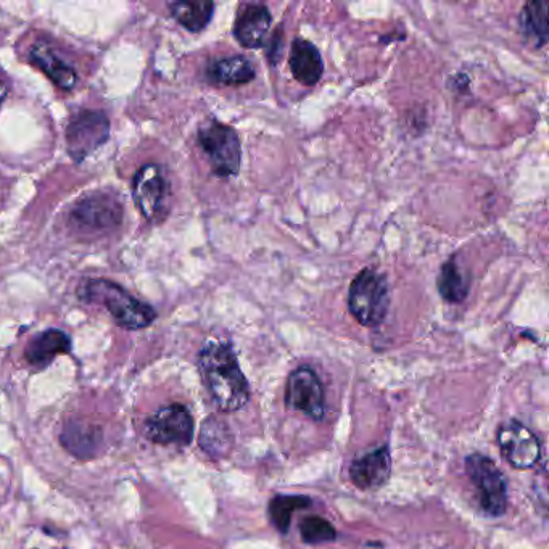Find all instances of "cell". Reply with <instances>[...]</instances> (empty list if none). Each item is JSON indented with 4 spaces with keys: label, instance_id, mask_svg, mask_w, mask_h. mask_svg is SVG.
<instances>
[{
    "label": "cell",
    "instance_id": "e0dca14e",
    "mask_svg": "<svg viewBox=\"0 0 549 549\" xmlns=\"http://www.w3.org/2000/svg\"><path fill=\"white\" fill-rule=\"evenodd\" d=\"M208 79L218 86H244L252 83L256 71L252 62L244 55L219 58L207 70Z\"/></svg>",
    "mask_w": 549,
    "mask_h": 549
},
{
    "label": "cell",
    "instance_id": "9c48e42d",
    "mask_svg": "<svg viewBox=\"0 0 549 549\" xmlns=\"http://www.w3.org/2000/svg\"><path fill=\"white\" fill-rule=\"evenodd\" d=\"M133 197L137 210L150 223H155L165 213L168 197V181L160 166H142L133 181Z\"/></svg>",
    "mask_w": 549,
    "mask_h": 549
},
{
    "label": "cell",
    "instance_id": "5b68a950",
    "mask_svg": "<svg viewBox=\"0 0 549 549\" xmlns=\"http://www.w3.org/2000/svg\"><path fill=\"white\" fill-rule=\"evenodd\" d=\"M123 221V205L112 194H92L84 197L71 210L70 223L79 234L97 236L115 231Z\"/></svg>",
    "mask_w": 549,
    "mask_h": 549
},
{
    "label": "cell",
    "instance_id": "603a6c76",
    "mask_svg": "<svg viewBox=\"0 0 549 549\" xmlns=\"http://www.w3.org/2000/svg\"><path fill=\"white\" fill-rule=\"evenodd\" d=\"M310 504L311 501L308 498H303V496H276L269 504V514H271V519H273L277 529L285 533L289 530L292 514L298 509L310 506Z\"/></svg>",
    "mask_w": 549,
    "mask_h": 549
},
{
    "label": "cell",
    "instance_id": "ffe728a7",
    "mask_svg": "<svg viewBox=\"0 0 549 549\" xmlns=\"http://www.w3.org/2000/svg\"><path fill=\"white\" fill-rule=\"evenodd\" d=\"M170 9L171 15L179 25L184 26L190 33H199L207 28L213 18L215 4L213 2H174L170 4Z\"/></svg>",
    "mask_w": 549,
    "mask_h": 549
},
{
    "label": "cell",
    "instance_id": "ac0fdd59",
    "mask_svg": "<svg viewBox=\"0 0 549 549\" xmlns=\"http://www.w3.org/2000/svg\"><path fill=\"white\" fill-rule=\"evenodd\" d=\"M438 292L448 303H461L471 290V277L461 268L455 256L445 261L437 277Z\"/></svg>",
    "mask_w": 549,
    "mask_h": 549
},
{
    "label": "cell",
    "instance_id": "52a82bcc",
    "mask_svg": "<svg viewBox=\"0 0 549 549\" xmlns=\"http://www.w3.org/2000/svg\"><path fill=\"white\" fill-rule=\"evenodd\" d=\"M65 136L70 157L83 161L108 141L110 121L104 112L83 110L71 118Z\"/></svg>",
    "mask_w": 549,
    "mask_h": 549
},
{
    "label": "cell",
    "instance_id": "7c38bea8",
    "mask_svg": "<svg viewBox=\"0 0 549 549\" xmlns=\"http://www.w3.org/2000/svg\"><path fill=\"white\" fill-rule=\"evenodd\" d=\"M273 15L263 4H247L237 13L234 21V38L244 49H260L265 46Z\"/></svg>",
    "mask_w": 549,
    "mask_h": 549
},
{
    "label": "cell",
    "instance_id": "7402d4cb",
    "mask_svg": "<svg viewBox=\"0 0 549 549\" xmlns=\"http://www.w3.org/2000/svg\"><path fill=\"white\" fill-rule=\"evenodd\" d=\"M200 446L211 456H223L231 448V434L229 427L216 417H208L202 427Z\"/></svg>",
    "mask_w": 549,
    "mask_h": 549
},
{
    "label": "cell",
    "instance_id": "2e32d148",
    "mask_svg": "<svg viewBox=\"0 0 549 549\" xmlns=\"http://www.w3.org/2000/svg\"><path fill=\"white\" fill-rule=\"evenodd\" d=\"M29 58L44 75L54 81L55 86L60 87L63 91H71L78 83L76 71L68 67L67 63L63 62L62 58L58 57L55 50L46 42H38L36 46H33L29 52Z\"/></svg>",
    "mask_w": 549,
    "mask_h": 549
},
{
    "label": "cell",
    "instance_id": "5bb4252c",
    "mask_svg": "<svg viewBox=\"0 0 549 549\" xmlns=\"http://www.w3.org/2000/svg\"><path fill=\"white\" fill-rule=\"evenodd\" d=\"M390 471H392V459H390L389 450L379 448L353 461L350 467V479L356 487L369 490V488L382 487L389 480Z\"/></svg>",
    "mask_w": 549,
    "mask_h": 549
},
{
    "label": "cell",
    "instance_id": "7a4b0ae2",
    "mask_svg": "<svg viewBox=\"0 0 549 549\" xmlns=\"http://www.w3.org/2000/svg\"><path fill=\"white\" fill-rule=\"evenodd\" d=\"M81 300L87 303H99L112 314L118 326L128 331H139L149 327L157 313L152 306L137 300L126 292L121 285L107 279H92L78 290Z\"/></svg>",
    "mask_w": 549,
    "mask_h": 549
},
{
    "label": "cell",
    "instance_id": "9a60e30c",
    "mask_svg": "<svg viewBox=\"0 0 549 549\" xmlns=\"http://www.w3.org/2000/svg\"><path fill=\"white\" fill-rule=\"evenodd\" d=\"M71 351L70 335L58 329H49L36 335L26 347L25 356L34 368L44 369L58 355H67Z\"/></svg>",
    "mask_w": 549,
    "mask_h": 549
},
{
    "label": "cell",
    "instance_id": "8992f818",
    "mask_svg": "<svg viewBox=\"0 0 549 549\" xmlns=\"http://www.w3.org/2000/svg\"><path fill=\"white\" fill-rule=\"evenodd\" d=\"M466 471L479 493L480 506L488 516H503L508 504V488L500 469L488 456H467Z\"/></svg>",
    "mask_w": 549,
    "mask_h": 549
},
{
    "label": "cell",
    "instance_id": "44dd1931",
    "mask_svg": "<svg viewBox=\"0 0 549 549\" xmlns=\"http://www.w3.org/2000/svg\"><path fill=\"white\" fill-rule=\"evenodd\" d=\"M99 438V432H94L91 426L73 422L63 430L62 443L73 455L91 456L95 446H99Z\"/></svg>",
    "mask_w": 549,
    "mask_h": 549
},
{
    "label": "cell",
    "instance_id": "8fae6325",
    "mask_svg": "<svg viewBox=\"0 0 549 549\" xmlns=\"http://www.w3.org/2000/svg\"><path fill=\"white\" fill-rule=\"evenodd\" d=\"M498 445L501 455L517 469H529L540 461V440L519 422H504L498 430Z\"/></svg>",
    "mask_w": 549,
    "mask_h": 549
},
{
    "label": "cell",
    "instance_id": "ba28073f",
    "mask_svg": "<svg viewBox=\"0 0 549 549\" xmlns=\"http://www.w3.org/2000/svg\"><path fill=\"white\" fill-rule=\"evenodd\" d=\"M145 435L158 445L187 446L194 438V419L186 406H163L145 422Z\"/></svg>",
    "mask_w": 549,
    "mask_h": 549
},
{
    "label": "cell",
    "instance_id": "3957f363",
    "mask_svg": "<svg viewBox=\"0 0 549 549\" xmlns=\"http://www.w3.org/2000/svg\"><path fill=\"white\" fill-rule=\"evenodd\" d=\"M390 308L387 277L376 269L364 268L351 281L348 290V310L364 327H377L385 321Z\"/></svg>",
    "mask_w": 549,
    "mask_h": 549
},
{
    "label": "cell",
    "instance_id": "cb8c5ba5",
    "mask_svg": "<svg viewBox=\"0 0 549 549\" xmlns=\"http://www.w3.org/2000/svg\"><path fill=\"white\" fill-rule=\"evenodd\" d=\"M300 532H302L303 541L310 545L335 540L334 525L318 516L306 517L300 525Z\"/></svg>",
    "mask_w": 549,
    "mask_h": 549
},
{
    "label": "cell",
    "instance_id": "6da1fadb",
    "mask_svg": "<svg viewBox=\"0 0 549 549\" xmlns=\"http://www.w3.org/2000/svg\"><path fill=\"white\" fill-rule=\"evenodd\" d=\"M199 368L203 384L221 411L234 413L247 405L250 389L231 342L205 343L199 355Z\"/></svg>",
    "mask_w": 549,
    "mask_h": 549
},
{
    "label": "cell",
    "instance_id": "d6986e66",
    "mask_svg": "<svg viewBox=\"0 0 549 549\" xmlns=\"http://www.w3.org/2000/svg\"><path fill=\"white\" fill-rule=\"evenodd\" d=\"M519 26L525 39H530L537 49L546 46L549 39L548 4L543 0L524 5Z\"/></svg>",
    "mask_w": 549,
    "mask_h": 549
},
{
    "label": "cell",
    "instance_id": "30bf717a",
    "mask_svg": "<svg viewBox=\"0 0 549 549\" xmlns=\"http://www.w3.org/2000/svg\"><path fill=\"white\" fill-rule=\"evenodd\" d=\"M285 403L290 409L302 411L316 421H321L326 409V397L321 380L313 369L302 366L290 374Z\"/></svg>",
    "mask_w": 549,
    "mask_h": 549
},
{
    "label": "cell",
    "instance_id": "d4e9b609",
    "mask_svg": "<svg viewBox=\"0 0 549 549\" xmlns=\"http://www.w3.org/2000/svg\"><path fill=\"white\" fill-rule=\"evenodd\" d=\"M5 97H7V86H5L4 81L0 79V107L4 104Z\"/></svg>",
    "mask_w": 549,
    "mask_h": 549
},
{
    "label": "cell",
    "instance_id": "277c9868",
    "mask_svg": "<svg viewBox=\"0 0 549 549\" xmlns=\"http://www.w3.org/2000/svg\"><path fill=\"white\" fill-rule=\"evenodd\" d=\"M199 144L218 178L237 176L242 165V144L236 129L216 120L207 121L199 129Z\"/></svg>",
    "mask_w": 549,
    "mask_h": 549
},
{
    "label": "cell",
    "instance_id": "4fadbf2b",
    "mask_svg": "<svg viewBox=\"0 0 549 549\" xmlns=\"http://www.w3.org/2000/svg\"><path fill=\"white\" fill-rule=\"evenodd\" d=\"M289 67L298 83L306 87L316 86L324 75L321 52L308 39L297 38L292 42Z\"/></svg>",
    "mask_w": 549,
    "mask_h": 549
}]
</instances>
